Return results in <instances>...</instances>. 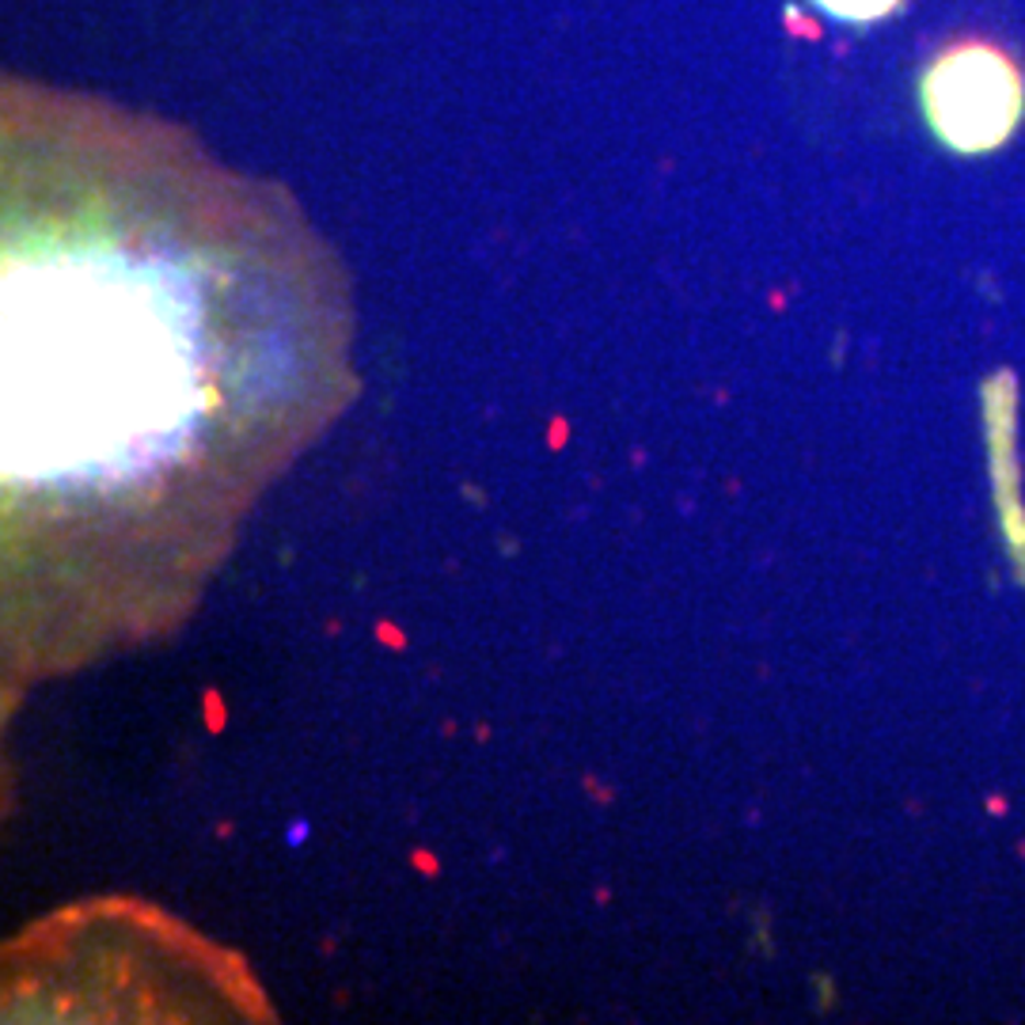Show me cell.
<instances>
[{"label":"cell","mask_w":1025,"mask_h":1025,"mask_svg":"<svg viewBox=\"0 0 1025 1025\" xmlns=\"http://www.w3.org/2000/svg\"><path fill=\"white\" fill-rule=\"evenodd\" d=\"M920 111L949 153H999L1025 122V61L995 35H949L920 72Z\"/></svg>","instance_id":"cell-1"},{"label":"cell","mask_w":1025,"mask_h":1025,"mask_svg":"<svg viewBox=\"0 0 1025 1025\" xmlns=\"http://www.w3.org/2000/svg\"><path fill=\"white\" fill-rule=\"evenodd\" d=\"M813 4L843 23H878L897 15L908 0H813Z\"/></svg>","instance_id":"cell-2"}]
</instances>
